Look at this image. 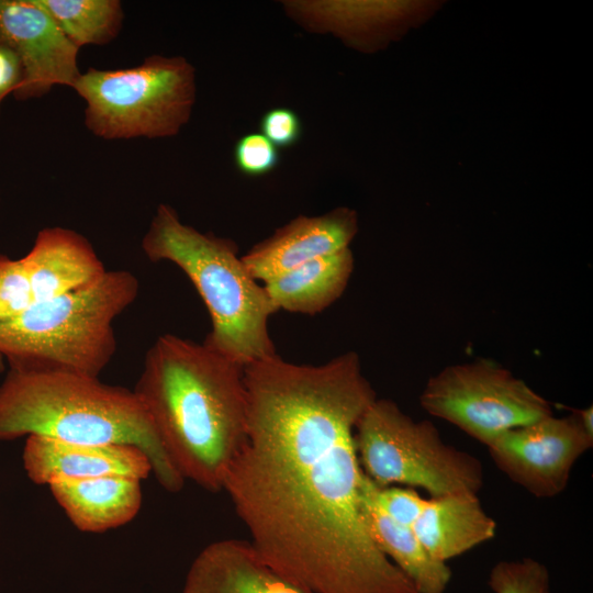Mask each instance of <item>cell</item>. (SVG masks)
Returning <instances> with one entry per match:
<instances>
[{"label":"cell","instance_id":"26","mask_svg":"<svg viewBox=\"0 0 593 593\" xmlns=\"http://www.w3.org/2000/svg\"><path fill=\"white\" fill-rule=\"evenodd\" d=\"M21 82V67L15 54L0 42V109L7 96L16 90Z\"/></svg>","mask_w":593,"mask_h":593},{"label":"cell","instance_id":"3","mask_svg":"<svg viewBox=\"0 0 593 593\" xmlns=\"http://www.w3.org/2000/svg\"><path fill=\"white\" fill-rule=\"evenodd\" d=\"M43 436L76 444L131 445L168 492L184 478L134 391L68 372L10 369L0 385V440Z\"/></svg>","mask_w":593,"mask_h":593},{"label":"cell","instance_id":"24","mask_svg":"<svg viewBox=\"0 0 593 593\" xmlns=\"http://www.w3.org/2000/svg\"><path fill=\"white\" fill-rule=\"evenodd\" d=\"M277 147L261 133L243 135L234 147L236 168L249 177H259L271 172L279 164Z\"/></svg>","mask_w":593,"mask_h":593},{"label":"cell","instance_id":"17","mask_svg":"<svg viewBox=\"0 0 593 593\" xmlns=\"http://www.w3.org/2000/svg\"><path fill=\"white\" fill-rule=\"evenodd\" d=\"M412 529L435 559L447 562L491 540L496 523L478 494L459 493L429 497Z\"/></svg>","mask_w":593,"mask_h":593},{"label":"cell","instance_id":"9","mask_svg":"<svg viewBox=\"0 0 593 593\" xmlns=\"http://www.w3.org/2000/svg\"><path fill=\"white\" fill-rule=\"evenodd\" d=\"M593 446L573 410L508 429L486 447L499 470L534 496L550 499L562 493L574 463Z\"/></svg>","mask_w":593,"mask_h":593},{"label":"cell","instance_id":"10","mask_svg":"<svg viewBox=\"0 0 593 593\" xmlns=\"http://www.w3.org/2000/svg\"><path fill=\"white\" fill-rule=\"evenodd\" d=\"M0 42L19 59L21 82L13 96L20 101L43 97L55 86L72 88L81 74L79 48L36 0H0Z\"/></svg>","mask_w":593,"mask_h":593},{"label":"cell","instance_id":"18","mask_svg":"<svg viewBox=\"0 0 593 593\" xmlns=\"http://www.w3.org/2000/svg\"><path fill=\"white\" fill-rule=\"evenodd\" d=\"M354 270L350 248L311 260L264 282L279 310L315 315L342 296Z\"/></svg>","mask_w":593,"mask_h":593},{"label":"cell","instance_id":"28","mask_svg":"<svg viewBox=\"0 0 593 593\" xmlns=\"http://www.w3.org/2000/svg\"><path fill=\"white\" fill-rule=\"evenodd\" d=\"M4 369V358L3 356L0 354V372H2Z\"/></svg>","mask_w":593,"mask_h":593},{"label":"cell","instance_id":"6","mask_svg":"<svg viewBox=\"0 0 593 593\" xmlns=\"http://www.w3.org/2000/svg\"><path fill=\"white\" fill-rule=\"evenodd\" d=\"M72 89L86 101L83 123L97 137H172L191 119L195 69L183 56L150 55L133 67L89 68Z\"/></svg>","mask_w":593,"mask_h":593},{"label":"cell","instance_id":"8","mask_svg":"<svg viewBox=\"0 0 593 593\" xmlns=\"http://www.w3.org/2000/svg\"><path fill=\"white\" fill-rule=\"evenodd\" d=\"M419 404L485 446L508 429L553 414L545 398L490 359L447 366L428 379Z\"/></svg>","mask_w":593,"mask_h":593},{"label":"cell","instance_id":"14","mask_svg":"<svg viewBox=\"0 0 593 593\" xmlns=\"http://www.w3.org/2000/svg\"><path fill=\"white\" fill-rule=\"evenodd\" d=\"M182 593H315L269 564L250 541L222 539L193 560Z\"/></svg>","mask_w":593,"mask_h":593},{"label":"cell","instance_id":"22","mask_svg":"<svg viewBox=\"0 0 593 593\" xmlns=\"http://www.w3.org/2000/svg\"><path fill=\"white\" fill-rule=\"evenodd\" d=\"M362 484L374 503L396 523L412 527L423 513L428 499H424L413 488L401 485L380 486L365 473Z\"/></svg>","mask_w":593,"mask_h":593},{"label":"cell","instance_id":"7","mask_svg":"<svg viewBox=\"0 0 593 593\" xmlns=\"http://www.w3.org/2000/svg\"><path fill=\"white\" fill-rule=\"evenodd\" d=\"M363 473L380 486L421 488L430 497L478 494L484 483L481 461L447 445L429 421H415L388 399H376L355 427Z\"/></svg>","mask_w":593,"mask_h":593},{"label":"cell","instance_id":"16","mask_svg":"<svg viewBox=\"0 0 593 593\" xmlns=\"http://www.w3.org/2000/svg\"><path fill=\"white\" fill-rule=\"evenodd\" d=\"M51 493L81 532L103 533L132 521L142 505L141 480L123 475L57 479Z\"/></svg>","mask_w":593,"mask_h":593},{"label":"cell","instance_id":"27","mask_svg":"<svg viewBox=\"0 0 593 593\" xmlns=\"http://www.w3.org/2000/svg\"><path fill=\"white\" fill-rule=\"evenodd\" d=\"M584 430L593 437V409L592 406L575 410Z\"/></svg>","mask_w":593,"mask_h":593},{"label":"cell","instance_id":"1","mask_svg":"<svg viewBox=\"0 0 593 593\" xmlns=\"http://www.w3.org/2000/svg\"><path fill=\"white\" fill-rule=\"evenodd\" d=\"M247 439L223 490L251 544L315 593H417L381 552L363 511L355 427L377 399L359 356L244 367Z\"/></svg>","mask_w":593,"mask_h":593},{"label":"cell","instance_id":"25","mask_svg":"<svg viewBox=\"0 0 593 593\" xmlns=\"http://www.w3.org/2000/svg\"><path fill=\"white\" fill-rule=\"evenodd\" d=\"M260 133L276 147L287 148L295 145L302 135L300 116L289 108H273L261 118Z\"/></svg>","mask_w":593,"mask_h":593},{"label":"cell","instance_id":"4","mask_svg":"<svg viewBox=\"0 0 593 593\" xmlns=\"http://www.w3.org/2000/svg\"><path fill=\"white\" fill-rule=\"evenodd\" d=\"M141 245L150 261L175 264L193 283L212 322L206 347L244 367L277 355L268 322L278 309L247 270L234 240L184 224L172 206L161 203Z\"/></svg>","mask_w":593,"mask_h":593},{"label":"cell","instance_id":"21","mask_svg":"<svg viewBox=\"0 0 593 593\" xmlns=\"http://www.w3.org/2000/svg\"><path fill=\"white\" fill-rule=\"evenodd\" d=\"M489 586L494 593H550L549 572L533 558L502 560L491 569Z\"/></svg>","mask_w":593,"mask_h":593},{"label":"cell","instance_id":"23","mask_svg":"<svg viewBox=\"0 0 593 593\" xmlns=\"http://www.w3.org/2000/svg\"><path fill=\"white\" fill-rule=\"evenodd\" d=\"M34 303L22 259L0 256V321L22 313Z\"/></svg>","mask_w":593,"mask_h":593},{"label":"cell","instance_id":"15","mask_svg":"<svg viewBox=\"0 0 593 593\" xmlns=\"http://www.w3.org/2000/svg\"><path fill=\"white\" fill-rule=\"evenodd\" d=\"M21 259L34 303L88 287L108 270L85 236L61 226L40 231Z\"/></svg>","mask_w":593,"mask_h":593},{"label":"cell","instance_id":"20","mask_svg":"<svg viewBox=\"0 0 593 593\" xmlns=\"http://www.w3.org/2000/svg\"><path fill=\"white\" fill-rule=\"evenodd\" d=\"M65 36L78 48L105 45L122 29L124 12L119 0H36Z\"/></svg>","mask_w":593,"mask_h":593},{"label":"cell","instance_id":"11","mask_svg":"<svg viewBox=\"0 0 593 593\" xmlns=\"http://www.w3.org/2000/svg\"><path fill=\"white\" fill-rule=\"evenodd\" d=\"M358 232V215L347 206L321 215H299L254 245L242 260L262 282L311 260L349 248Z\"/></svg>","mask_w":593,"mask_h":593},{"label":"cell","instance_id":"12","mask_svg":"<svg viewBox=\"0 0 593 593\" xmlns=\"http://www.w3.org/2000/svg\"><path fill=\"white\" fill-rule=\"evenodd\" d=\"M24 470L34 483L57 479L123 475L143 480L152 473L147 456L131 445L76 444L27 436L22 454Z\"/></svg>","mask_w":593,"mask_h":593},{"label":"cell","instance_id":"2","mask_svg":"<svg viewBox=\"0 0 593 593\" xmlns=\"http://www.w3.org/2000/svg\"><path fill=\"white\" fill-rule=\"evenodd\" d=\"M133 391L184 480L222 491L247 439L244 366L165 334L147 350Z\"/></svg>","mask_w":593,"mask_h":593},{"label":"cell","instance_id":"5","mask_svg":"<svg viewBox=\"0 0 593 593\" xmlns=\"http://www.w3.org/2000/svg\"><path fill=\"white\" fill-rule=\"evenodd\" d=\"M127 270H107L94 283L35 302L0 321V354L10 369L98 378L115 349L113 322L137 298Z\"/></svg>","mask_w":593,"mask_h":593},{"label":"cell","instance_id":"19","mask_svg":"<svg viewBox=\"0 0 593 593\" xmlns=\"http://www.w3.org/2000/svg\"><path fill=\"white\" fill-rule=\"evenodd\" d=\"M361 494L368 530L381 552L410 580L417 593H445L452 575L447 562L435 559L412 527L396 523L380 510L363 488L362 479Z\"/></svg>","mask_w":593,"mask_h":593},{"label":"cell","instance_id":"13","mask_svg":"<svg viewBox=\"0 0 593 593\" xmlns=\"http://www.w3.org/2000/svg\"><path fill=\"white\" fill-rule=\"evenodd\" d=\"M286 15L309 33L331 34L346 45L371 52L400 31L406 5L393 1L286 0Z\"/></svg>","mask_w":593,"mask_h":593}]
</instances>
